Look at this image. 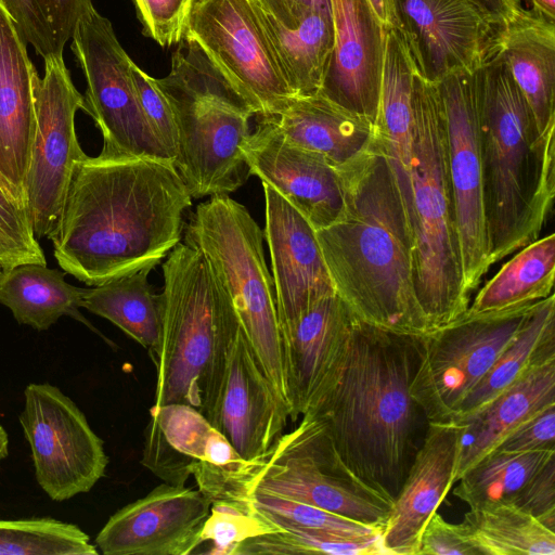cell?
<instances>
[{
	"label": "cell",
	"mask_w": 555,
	"mask_h": 555,
	"mask_svg": "<svg viewBox=\"0 0 555 555\" xmlns=\"http://www.w3.org/2000/svg\"><path fill=\"white\" fill-rule=\"evenodd\" d=\"M9 455V436L3 428L2 425H0V462L4 460Z\"/></svg>",
	"instance_id": "cell-52"
},
{
	"label": "cell",
	"mask_w": 555,
	"mask_h": 555,
	"mask_svg": "<svg viewBox=\"0 0 555 555\" xmlns=\"http://www.w3.org/2000/svg\"><path fill=\"white\" fill-rule=\"evenodd\" d=\"M65 271L43 263H22L0 271V304L20 324L47 331L63 315L95 331L79 312L85 288L65 281Z\"/></svg>",
	"instance_id": "cell-31"
},
{
	"label": "cell",
	"mask_w": 555,
	"mask_h": 555,
	"mask_svg": "<svg viewBox=\"0 0 555 555\" xmlns=\"http://www.w3.org/2000/svg\"><path fill=\"white\" fill-rule=\"evenodd\" d=\"M494 450L512 453L555 450V404L516 426Z\"/></svg>",
	"instance_id": "cell-46"
},
{
	"label": "cell",
	"mask_w": 555,
	"mask_h": 555,
	"mask_svg": "<svg viewBox=\"0 0 555 555\" xmlns=\"http://www.w3.org/2000/svg\"><path fill=\"white\" fill-rule=\"evenodd\" d=\"M387 555L382 535L351 538L322 531L285 529L253 537L241 543L233 555Z\"/></svg>",
	"instance_id": "cell-39"
},
{
	"label": "cell",
	"mask_w": 555,
	"mask_h": 555,
	"mask_svg": "<svg viewBox=\"0 0 555 555\" xmlns=\"http://www.w3.org/2000/svg\"><path fill=\"white\" fill-rule=\"evenodd\" d=\"M353 318L335 294L315 302L281 331L293 422L311 411L337 382L347 357Z\"/></svg>",
	"instance_id": "cell-21"
},
{
	"label": "cell",
	"mask_w": 555,
	"mask_h": 555,
	"mask_svg": "<svg viewBox=\"0 0 555 555\" xmlns=\"http://www.w3.org/2000/svg\"><path fill=\"white\" fill-rule=\"evenodd\" d=\"M178 129L175 166L193 198L229 194L249 167L241 151L254 109L203 49L182 40L169 74L155 79Z\"/></svg>",
	"instance_id": "cell-7"
},
{
	"label": "cell",
	"mask_w": 555,
	"mask_h": 555,
	"mask_svg": "<svg viewBox=\"0 0 555 555\" xmlns=\"http://www.w3.org/2000/svg\"><path fill=\"white\" fill-rule=\"evenodd\" d=\"M280 529L260 514L253 502L214 504L204 524L201 541L211 542V555H233L244 541Z\"/></svg>",
	"instance_id": "cell-42"
},
{
	"label": "cell",
	"mask_w": 555,
	"mask_h": 555,
	"mask_svg": "<svg viewBox=\"0 0 555 555\" xmlns=\"http://www.w3.org/2000/svg\"><path fill=\"white\" fill-rule=\"evenodd\" d=\"M144 36L162 47L183 40L194 0H131Z\"/></svg>",
	"instance_id": "cell-43"
},
{
	"label": "cell",
	"mask_w": 555,
	"mask_h": 555,
	"mask_svg": "<svg viewBox=\"0 0 555 555\" xmlns=\"http://www.w3.org/2000/svg\"><path fill=\"white\" fill-rule=\"evenodd\" d=\"M535 304L464 313L423 336L411 395L428 423L452 422L465 398L516 338Z\"/></svg>",
	"instance_id": "cell-10"
},
{
	"label": "cell",
	"mask_w": 555,
	"mask_h": 555,
	"mask_svg": "<svg viewBox=\"0 0 555 555\" xmlns=\"http://www.w3.org/2000/svg\"><path fill=\"white\" fill-rule=\"evenodd\" d=\"M98 555L74 524L49 517L0 519V555Z\"/></svg>",
	"instance_id": "cell-38"
},
{
	"label": "cell",
	"mask_w": 555,
	"mask_h": 555,
	"mask_svg": "<svg viewBox=\"0 0 555 555\" xmlns=\"http://www.w3.org/2000/svg\"><path fill=\"white\" fill-rule=\"evenodd\" d=\"M255 460H244L191 405L171 403L150 409L142 464L170 485L185 486L193 476L211 505L251 501Z\"/></svg>",
	"instance_id": "cell-11"
},
{
	"label": "cell",
	"mask_w": 555,
	"mask_h": 555,
	"mask_svg": "<svg viewBox=\"0 0 555 555\" xmlns=\"http://www.w3.org/2000/svg\"><path fill=\"white\" fill-rule=\"evenodd\" d=\"M256 4L295 95L320 92L334 49L332 14L287 0H256Z\"/></svg>",
	"instance_id": "cell-26"
},
{
	"label": "cell",
	"mask_w": 555,
	"mask_h": 555,
	"mask_svg": "<svg viewBox=\"0 0 555 555\" xmlns=\"http://www.w3.org/2000/svg\"><path fill=\"white\" fill-rule=\"evenodd\" d=\"M480 8L496 26L512 20L522 8L519 0H470Z\"/></svg>",
	"instance_id": "cell-48"
},
{
	"label": "cell",
	"mask_w": 555,
	"mask_h": 555,
	"mask_svg": "<svg viewBox=\"0 0 555 555\" xmlns=\"http://www.w3.org/2000/svg\"><path fill=\"white\" fill-rule=\"evenodd\" d=\"M377 18L386 29L401 27L396 0H367Z\"/></svg>",
	"instance_id": "cell-49"
},
{
	"label": "cell",
	"mask_w": 555,
	"mask_h": 555,
	"mask_svg": "<svg viewBox=\"0 0 555 555\" xmlns=\"http://www.w3.org/2000/svg\"><path fill=\"white\" fill-rule=\"evenodd\" d=\"M210 507L198 489L164 482L113 514L95 545L104 555H188L202 544Z\"/></svg>",
	"instance_id": "cell-17"
},
{
	"label": "cell",
	"mask_w": 555,
	"mask_h": 555,
	"mask_svg": "<svg viewBox=\"0 0 555 555\" xmlns=\"http://www.w3.org/2000/svg\"><path fill=\"white\" fill-rule=\"evenodd\" d=\"M491 48L507 64L542 135L555 129V21L521 8L498 26Z\"/></svg>",
	"instance_id": "cell-27"
},
{
	"label": "cell",
	"mask_w": 555,
	"mask_h": 555,
	"mask_svg": "<svg viewBox=\"0 0 555 555\" xmlns=\"http://www.w3.org/2000/svg\"><path fill=\"white\" fill-rule=\"evenodd\" d=\"M29 262L47 264L46 256L33 232L24 199L0 175V268Z\"/></svg>",
	"instance_id": "cell-41"
},
{
	"label": "cell",
	"mask_w": 555,
	"mask_h": 555,
	"mask_svg": "<svg viewBox=\"0 0 555 555\" xmlns=\"http://www.w3.org/2000/svg\"><path fill=\"white\" fill-rule=\"evenodd\" d=\"M263 185L266 229L281 331L335 295L317 231L278 191Z\"/></svg>",
	"instance_id": "cell-22"
},
{
	"label": "cell",
	"mask_w": 555,
	"mask_h": 555,
	"mask_svg": "<svg viewBox=\"0 0 555 555\" xmlns=\"http://www.w3.org/2000/svg\"><path fill=\"white\" fill-rule=\"evenodd\" d=\"M334 49L320 93L377 125L385 29L367 0H331Z\"/></svg>",
	"instance_id": "cell-23"
},
{
	"label": "cell",
	"mask_w": 555,
	"mask_h": 555,
	"mask_svg": "<svg viewBox=\"0 0 555 555\" xmlns=\"http://www.w3.org/2000/svg\"><path fill=\"white\" fill-rule=\"evenodd\" d=\"M461 525L481 555L555 554V532L513 503L469 507Z\"/></svg>",
	"instance_id": "cell-35"
},
{
	"label": "cell",
	"mask_w": 555,
	"mask_h": 555,
	"mask_svg": "<svg viewBox=\"0 0 555 555\" xmlns=\"http://www.w3.org/2000/svg\"><path fill=\"white\" fill-rule=\"evenodd\" d=\"M401 27L426 78L476 72L496 30L470 0H396Z\"/></svg>",
	"instance_id": "cell-20"
},
{
	"label": "cell",
	"mask_w": 555,
	"mask_h": 555,
	"mask_svg": "<svg viewBox=\"0 0 555 555\" xmlns=\"http://www.w3.org/2000/svg\"><path fill=\"white\" fill-rule=\"evenodd\" d=\"M70 48L87 82L85 112L103 137L100 154L172 160L145 119L131 76L133 61L112 23L94 10L79 23Z\"/></svg>",
	"instance_id": "cell-13"
},
{
	"label": "cell",
	"mask_w": 555,
	"mask_h": 555,
	"mask_svg": "<svg viewBox=\"0 0 555 555\" xmlns=\"http://www.w3.org/2000/svg\"><path fill=\"white\" fill-rule=\"evenodd\" d=\"M337 171L343 214L315 232L336 294L361 321L401 334H427L413 284L408 212L379 141Z\"/></svg>",
	"instance_id": "cell-3"
},
{
	"label": "cell",
	"mask_w": 555,
	"mask_h": 555,
	"mask_svg": "<svg viewBox=\"0 0 555 555\" xmlns=\"http://www.w3.org/2000/svg\"><path fill=\"white\" fill-rule=\"evenodd\" d=\"M151 270L85 288L80 302V308L108 320L150 353L157 347L162 327V295L149 283Z\"/></svg>",
	"instance_id": "cell-33"
},
{
	"label": "cell",
	"mask_w": 555,
	"mask_h": 555,
	"mask_svg": "<svg viewBox=\"0 0 555 555\" xmlns=\"http://www.w3.org/2000/svg\"><path fill=\"white\" fill-rule=\"evenodd\" d=\"M262 117L273 121L289 142L321 155L336 170L361 157L378 140L376 126L320 92L295 96L281 112Z\"/></svg>",
	"instance_id": "cell-28"
},
{
	"label": "cell",
	"mask_w": 555,
	"mask_h": 555,
	"mask_svg": "<svg viewBox=\"0 0 555 555\" xmlns=\"http://www.w3.org/2000/svg\"><path fill=\"white\" fill-rule=\"evenodd\" d=\"M24 397L20 423L41 489L57 502L89 492L108 464L103 440L76 403L57 387L31 383Z\"/></svg>",
	"instance_id": "cell-15"
},
{
	"label": "cell",
	"mask_w": 555,
	"mask_h": 555,
	"mask_svg": "<svg viewBox=\"0 0 555 555\" xmlns=\"http://www.w3.org/2000/svg\"><path fill=\"white\" fill-rule=\"evenodd\" d=\"M131 76L147 124L175 162L178 150V129L168 100L157 86L155 78L144 73L134 62L131 64Z\"/></svg>",
	"instance_id": "cell-44"
},
{
	"label": "cell",
	"mask_w": 555,
	"mask_h": 555,
	"mask_svg": "<svg viewBox=\"0 0 555 555\" xmlns=\"http://www.w3.org/2000/svg\"><path fill=\"white\" fill-rule=\"evenodd\" d=\"M291 3L317 12L332 14L331 0H287Z\"/></svg>",
	"instance_id": "cell-50"
},
{
	"label": "cell",
	"mask_w": 555,
	"mask_h": 555,
	"mask_svg": "<svg viewBox=\"0 0 555 555\" xmlns=\"http://www.w3.org/2000/svg\"><path fill=\"white\" fill-rule=\"evenodd\" d=\"M26 44L0 1V175L24 202L38 75Z\"/></svg>",
	"instance_id": "cell-25"
},
{
	"label": "cell",
	"mask_w": 555,
	"mask_h": 555,
	"mask_svg": "<svg viewBox=\"0 0 555 555\" xmlns=\"http://www.w3.org/2000/svg\"><path fill=\"white\" fill-rule=\"evenodd\" d=\"M555 234L529 243L479 289L465 313L480 314L535 302L553 294Z\"/></svg>",
	"instance_id": "cell-34"
},
{
	"label": "cell",
	"mask_w": 555,
	"mask_h": 555,
	"mask_svg": "<svg viewBox=\"0 0 555 555\" xmlns=\"http://www.w3.org/2000/svg\"><path fill=\"white\" fill-rule=\"evenodd\" d=\"M313 505L354 521L383 528L392 502L362 482L340 460L323 422L306 413L256 459L250 492Z\"/></svg>",
	"instance_id": "cell-9"
},
{
	"label": "cell",
	"mask_w": 555,
	"mask_h": 555,
	"mask_svg": "<svg viewBox=\"0 0 555 555\" xmlns=\"http://www.w3.org/2000/svg\"><path fill=\"white\" fill-rule=\"evenodd\" d=\"M417 62L401 29H385L377 135L409 214L412 93Z\"/></svg>",
	"instance_id": "cell-29"
},
{
	"label": "cell",
	"mask_w": 555,
	"mask_h": 555,
	"mask_svg": "<svg viewBox=\"0 0 555 555\" xmlns=\"http://www.w3.org/2000/svg\"><path fill=\"white\" fill-rule=\"evenodd\" d=\"M465 425L428 423L382 532L387 555H417L421 534L456 482Z\"/></svg>",
	"instance_id": "cell-24"
},
{
	"label": "cell",
	"mask_w": 555,
	"mask_h": 555,
	"mask_svg": "<svg viewBox=\"0 0 555 555\" xmlns=\"http://www.w3.org/2000/svg\"><path fill=\"white\" fill-rule=\"evenodd\" d=\"M417 555H481L461 524L448 522L437 512L428 519Z\"/></svg>",
	"instance_id": "cell-47"
},
{
	"label": "cell",
	"mask_w": 555,
	"mask_h": 555,
	"mask_svg": "<svg viewBox=\"0 0 555 555\" xmlns=\"http://www.w3.org/2000/svg\"><path fill=\"white\" fill-rule=\"evenodd\" d=\"M255 508L280 530L304 529L351 538L382 535L383 528L364 525L320 507L259 491L251 492Z\"/></svg>",
	"instance_id": "cell-40"
},
{
	"label": "cell",
	"mask_w": 555,
	"mask_h": 555,
	"mask_svg": "<svg viewBox=\"0 0 555 555\" xmlns=\"http://www.w3.org/2000/svg\"><path fill=\"white\" fill-rule=\"evenodd\" d=\"M191 199L170 159L87 155L50 238L54 258L89 286L153 269L180 243Z\"/></svg>",
	"instance_id": "cell-1"
},
{
	"label": "cell",
	"mask_w": 555,
	"mask_h": 555,
	"mask_svg": "<svg viewBox=\"0 0 555 555\" xmlns=\"http://www.w3.org/2000/svg\"><path fill=\"white\" fill-rule=\"evenodd\" d=\"M162 327L151 358L154 406L181 403L205 416L216 400L241 328L232 301L204 254L178 243L163 263Z\"/></svg>",
	"instance_id": "cell-5"
},
{
	"label": "cell",
	"mask_w": 555,
	"mask_h": 555,
	"mask_svg": "<svg viewBox=\"0 0 555 555\" xmlns=\"http://www.w3.org/2000/svg\"><path fill=\"white\" fill-rule=\"evenodd\" d=\"M183 40L203 49L256 116L274 115L296 96L262 25L256 0H194Z\"/></svg>",
	"instance_id": "cell-12"
},
{
	"label": "cell",
	"mask_w": 555,
	"mask_h": 555,
	"mask_svg": "<svg viewBox=\"0 0 555 555\" xmlns=\"http://www.w3.org/2000/svg\"><path fill=\"white\" fill-rule=\"evenodd\" d=\"M85 98L74 86L63 57L44 60L35 80V127L24 197L35 236L51 238L60 221L74 167L82 151L75 115Z\"/></svg>",
	"instance_id": "cell-14"
},
{
	"label": "cell",
	"mask_w": 555,
	"mask_h": 555,
	"mask_svg": "<svg viewBox=\"0 0 555 555\" xmlns=\"http://www.w3.org/2000/svg\"><path fill=\"white\" fill-rule=\"evenodd\" d=\"M475 76L492 266L539 238L555 195V140L540 133L527 99L495 50Z\"/></svg>",
	"instance_id": "cell-4"
},
{
	"label": "cell",
	"mask_w": 555,
	"mask_h": 555,
	"mask_svg": "<svg viewBox=\"0 0 555 555\" xmlns=\"http://www.w3.org/2000/svg\"><path fill=\"white\" fill-rule=\"evenodd\" d=\"M512 503L555 532V456L526 482Z\"/></svg>",
	"instance_id": "cell-45"
},
{
	"label": "cell",
	"mask_w": 555,
	"mask_h": 555,
	"mask_svg": "<svg viewBox=\"0 0 555 555\" xmlns=\"http://www.w3.org/2000/svg\"><path fill=\"white\" fill-rule=\"evenodd\" d=\"M555 404V359L522 374L469 421L465 431L456 481L492 452L516 426L543 408Z\"/></svg>",
	"instance_id": "cell-30"
},
{
	"label": "cell",
	"mask_w": 555,
	"mask_h": 555,
	"mask_svg": "<svg viewBox=\"0 0 555 555\" xmlns=\"http://www.w3.org/2000/svg\"><path fill=\"white\" fill-rule=\"evenodd\" d=\"M555 359V296L537 301L516 338L459 406L451 423L463 424L528 370Z\"/></svg>",
	"instance_id": "cell-32"
},
{
	"label": "cell",
	"mask_w": 555,
	"mask_h": 555,
	"mask_svg": "<svg viewBox=\"0 0 555 555\" xmlns=\"http://www.w3.org/2000/svg\"><path fill=\"white\" fill-rule=\"evenodd\" d=\"M409 222L413 284L430 331L465 313L454 207L446 164L442 101L437 82L417 64L412 93V163Z\"/></svg>",
	"instance_id": "cell-6"
},
{
	"label": "cell",
	"mask_w": 555,
	"mask_h": 555,
	"mask_svg": "<svg viewBox=\"0 0 555 555\" xmlns=\"http://www.w3.org/2000/svg\"><path fill=\"white\" fill-rule=\"evenodd\" d=\"M423 336L396 333L354 317L338 379L307 412L323 422L344 464L390 502L428 427L411 395Z\"/></svg>",
	"instance_id": "cell-2"
},
{
	"label": "cell",
	"mask_w": 555,
	"mask_h": 555,
	"mask_svg": "<svg viewBox=\"0 0 555 555\" xmlns=\"http://www.w3.org/2000/svg\"><path fill=\"white\" fill-rule=\"evenodd\" d=\"M0 271H1V268H0Z\"/></svg>",
	"instance_id": "cell-53"
},
{
	"label": "cell",
	"mask_w": 555,
	"mask_h": 555,
	"mask_svg": "<svg viewBox=\"0 0 555 555\" xmlns=\"http://www.w3.org/2000/svg\"><path fill=\"white\" fill-rule=\"evenodd\" d=\"M446 134V164L452 193L464 288L470 294L490 269L482 198L476 76L457 72L438 82Z\"/></svg>",
	"instance_id": "cell-16"
},
{
	"label": "cell",
	"mask_w": 555,
	"mask_h": 555,
	"mask_svg": "<svg viewBox=\"0 0 555 555\" xmlns=\"http://www.w3.org/2000/svg\"><path fill=\"white\" fill-rule=\"evenodd\" d=\"M185 244L207 258L263 372L288 405L281 326L262 230L244 205L228 194L214 195L196 206Z\"/></svg>",
	"instance_id": "cell-8"
},
{
	"label": "cell",
	"mask_w": 555,
	"mask_h": 555,
	"mask_svg": "<svg viewBox=\"0 0 555 555\" xmlns=\"http://www.w3.org/2000/svg\"><path fill=\"white\" fill-rule=\"evenodd\" d=\"M241 151L262 184L278 191L314 228L334 223L344 210L339 172L321 155L289 142L276 125L258 116V125Z\"/></svg>",
	"instance_id": "cell-19"
},
{
	"label": "cell",
	"mask_w": 555,
	"mask_h": 555,
	"mask_svg": "<svg viewBox=\"0 0 555 555\" xmlns=\"http://www.w3.org/2000/svg\"><path fill=\"white\" fill-rule=\"evenodd\" d=\"M15 28L43 61L63 57L79 23L95 9L92 0H0Z\"/></svg>",
	"instance_id": "cell-37"
},
{
	"label": "cell",
	"mask_w": 555,
	"mask_h": 555,
	"mask_svg": "<svg viewBox=\"0 0 555 555\" xmlns=\"http://www.w3.org/2000/svg\"><path fill=\"white\" fill-rule=\"evenodd\" d=\"M553 456L555 450L526 453L494 450L461 476L453 494L469 507L512 503L526 482Z\"/></svg>",
	"instance_id": "cell-36"
},
{
	"label": "cell",
	"mask_w": 555,
	"mask_h": 555,
	"mask_svg": "<svg viewBox=\"0 0 555 555\" xmlns=\"http://www.w3.org/2000/svg\"><path fill=\"white\" fill-rule=\"evenodd\" d=\"M531 9L555 21V0H530Z\"/></svg>",
	"instance_id": "cell-51"
},
{
	"label": "cell",
	"mask_w": 555,
	"mask_h": 555,
	"mask_svg": "<svg viewBox=\"0 0 555 555\" xmlns=\"http://www.w3.org/2000/svg\"><path fill=\"white\" fill-rule=\"evenodd\" d=\"M288 417L287 403L263 372L241 327L206 418L244 460L251 461L269 451Z\"/></svg>",
	"instance_id": "cell-18"
}]
</instances>
